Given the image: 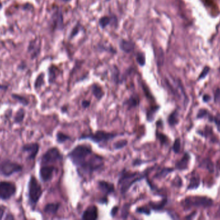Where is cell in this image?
I'll use <instances>...</instances> for the list:
<instances>
[{"instance_id": "cell-1", "label": "cell", "mask_w": 220, "mask_h": 220, "mask_svg": "<svg viewBox=\"0 0 220 220\" xmlns=\"http://www.w3.org/2000/svg\"><path fill=\"white\" fill-rule=\"evenodd\" d=\"M147 174V172L145 173L132 172L124 169L120 173L118 180V187H119L120 193L122 195H124L135 183L144 179Z\"/></svg>"}, {"instance_id": "cell-2", "label": "cell", "mask_w": 220, "mask_h": 220, "mask_svg": "<svg viewBox=\"0 0 220 220\" xmlns=\"http://www.w3.org/2000/svg\"><path fill=\"white\" fill-rule=\"evenodd\" d=\"M42 186L34 176H30L27 184V203L32 210H34L43 196Z\"/></svg>"}, {"instance_id": "cell-3", "label": "cell", "mask_w": 220, "mask_h": 220, "mask_svg": "<svg viewBox=\"0 0 220 220\" xmlns=\"http://www.w3.org/2000/svg\"><path fill=\"white\" fill-rule=\"evenodd\" d=\"M92 154L93 151L91 147L87 145H78L68 154L67 156L78 168Z\"/></svg>"}, {"instance_id": "cell-4", "label": "cell", "mask_w": 220, "mask_h": 220, "mask_svg": "<svg viewBox=\"0 0 220 220\" xmlns=\"http://www.w3.org/2000/svg\"><path fill=\"white\" fill-rule=\"evenodd\" d=\"M104 165V159L98 154H91L85 160L82 165L77 168L80 172L85 174H91L93 172L99 170Z\"/></svg>"}, {"instance_id": "cell-5", "label": "cell", "mask_w": 220, "mask_h": 220, "mask_svg": "<svg viewBox=\"0 0 220 220\" xmlns=\"http://www.w3.org/2000/svg\"><path fill=\"white\" fill-rule=\"evenodd\" d=\"M23 170V166L16 162L7 159L0 162V175L3 177H10Z\"/></svg>"}, {"instance_id": "cell-6", "label": "cell", "mask_w": 220, "mask_h": 220, "mask_svg": "<svg viewBox=\"0 0 220 220\" xmlns=\"http://www.w3.org/2000/svg\"><path fill=\"white\" fill-rule=\"evenodd\" d=\"M181 204L184 209H189L192 207H210L213 204V201L212 199L205 196H192L186 198Z\"/></svg>"}, {"instance_id": "cell-7", "label": "cell", "mask_w": 220, "mask_h": 220, "mask_svg": "<svg viewBox=\"0 0 220 220\" xmlns=\"http://www.w3.org/2000/svg\"><path fill=\"white\" fill-rule=\"evenodd\" d=\"M120 134L109 133L103 130L97 131L95 133H91L90 134H83L80 136L79 139H89L95 143H104L109 141H111L115 137L119 136Z\"/></svg>"}, {"instance_id": "cell-8", "label": "cell", "mask_w": 220, "mask_h": 220, "mask_svg": "<svg viewBox=\"0 0 220 220\" xmlns=\"http://www.w3.org/2000/svg\"><path fill=\"white\" fill-rule=\"evenodd\" d=\"M16 183L9 181H0V200L7 201L13 198L17 193Z\"/></svg>"}, {"instance_id": "cell-9", "label": "cell", "mask_w": 220, "mask_h": 220, "mask_svg": "<svg viewBox=\"0 0 220 220\" xmlns=\"http://www.w3.org/2000/svg\"><path fill=\"white\" fill-rule=\"evenodd\" d=\"M63 159L62 154L57 147H51L46 150L41 156L40 160L41 165H52L61 162Z\"/></svg>"}, {"instance_id": "cell-10", "label": "cell", "mask_w": 220, "mask_h": 220, "mask_svg": "<svg viewBox=\"0 0 220 220\" xmlns=\"http://www.w3.org/2000/svg\"><path fill=\"white\" fill-rule=\"evenodd\" d=\"M56 171V167L52 165H42L39 171L41 180L44 183L51 181Z\"/></svg>"}, {"instance_id": "cell-11", "label": "cell", "mask_w": 220, "mask_h": 220, "mask_svg": "<svg viewBox=\"0 0 220 220\" xmlns=\"http://www.w3.org/2000/svg\"><path fill=\"white\" fill-rule=\"evenodd\" d=\"M40 145L38 143H25L22 147V151L24 153H27V156L26 159L28 161L34 160L39 153Z\"/></svg>"}, {"instance_id": "cell-12", "label": "cell", "mask_w": 220, "mask_h": 220, "mask_svg": "<svg viewBox=\"0 0 220 220\" xmlns=\"http://www.w3.org/2000/svg\"><path fill=\"white\" fill-rule=\"evenodd\" d=\"M52 26L54 29L61 30L64 27V19L61 11L57 9L54 12L51 18Z\"/></svg>"}, {"instance_id": "cell-13", "label": "cell", "mask_w": 220, "mask_h": 220, "mask_svg": "<svg viewBox=\"0 0 220 220\" xmlns=\"http://www.w3.org/2000/svg\"><path fill=\"white\" fill-rule=\"evenodd\" d=\"M81 218L85 220H96L98 218V209L95 205H90L84 211Z\"/></svg>"}, {"instance_id": "cell-14", "label": "cell", "mask_w": 220, "mask_h": 220, "mask_svg": "<svg viewBox=\"0 0 220 220\" xmlns=\"http://www.w3.org/2000/svg\"><path fill=\"white\" fill-rule=\"evenodd\" d=\"M98 187L99 190L106 196L109 195L115 192V186L112 183H109L106 181H99Z\"/></svg>"}, {"instance_id": "cell-15", "label": "cell", "mask_w": 220, "mask_h": 220, "mask_svg": "<svg viewBox=\"0 0 220 220\" xmlns=\"http://www.w3.org/2000/svg\"><path fill=\"white\" fill-rule=\"evenodd\" d=\"M61 204L59 203H48L43 208L44 213L48 215H55L58 212Z\"/></svg>"}, {"instance_id": "cell-16", "label": "cell", "mask_w": 220, "mask_h": 220, "mask_svg": "<svg viewBox=\"0 0 220 220\" xmlns=\"http://www.w3.org/2000/svg\"><path fill=\"white\" fill-rule=\"evenodd\" d=\"M40 50V42L37 41V40L31 41L29 44L28 51L30 54L32 58H34L39 54Z\"/></svg>"}, {"instance_id": "cell-17", "label": "cell", "mask_w": 220, "mask_h": 220, "mask_svg": "<svg viewBox=\"0 0 220 220\" xmlns=\"http://www.w3.org/2000/svg\"><path fill=\"white\" fill-rule=\"evenodd\" d=\"M120 49L126 53H130L135 49V44L132 41L122 40L120 42Z\"/></svg>"}, {"instance_id": "cell-18", "label": "cell", "mask_w": 220, "mask_h": 220, "mask_svg": "<svg viewBox=\"0 0 220 220\" xmlns=\"http://www.w3.org/2000/svg\"><path fill=\"white\" fill-rule=\"evenodd\" d=\"M140 104V100L137 96H132L127 99L123 103L128 110L137 107Z\"/></svg>"}, {"instance_id": "cell-19", "label": "cell", "mask_w": 220, "mask_h": 220, "mask_svg": "<svg viewBox=\"0 0 220 220\" xmlns=\"http://www.w3.org/2000/svg\"><path fill=\"white\" fill-rule=\"evenodd\" d=\"M190 160V156L189 154L185 153L180 161L176 164V168L179 171H184L188 168L189 162Z\"/></svg>"}, {"instance_id": "cell-20", "label": "cell", "mask_w": 220, "mask_h": 220, "mask_svg": "<svg viewBox=\"0 0 220 220\" xmlns=\"http://www.w3.org/2000/svg\"><path fill=\"white\" fill-rule=\"evenodd\" d=\"M91 92L95 98L99 101L102 100L104 96V92L102 87L97 84L93 85L91 87Z\"/></svg>"}, {"instance_id": "cell-21", "label": "cell", "mask_w": 220, "mask_h": 220, "mask_svg": "<svg viewBox=\"0 0 220 220\" xmlns=\"http://www.w3.org/2000/svg\"><path fill=\"white\" fill-rule=\"evenodd\" d=\"M11 97L12 99L16 101V102H18L20 105H23V107H27L30 103V101L27 97H25V96H23L22 94H14H14H11Z\"/></svg>"}, {"instance_id": "cell-22", "label": "cell", "mask_w": 220, "mask_h": 220, "mask_svg": "<svg viewBox=\"0 0 220 220\" xmlns=\"http://www.w3.org/2000/svg\"><path fill=\"white\" fill-rule=\"evenodd\" d=\"M26 115V111L23 108H19L16 112L14 117V123L15 124H20L24 121L25 117Z\"/></svg>"}, {"instance_id": "cell-23", "label": "cell", "mask_w": 220, "mask_h": 220, "mask_svg": "<svg viewBox=\"0 0 220 220\" xmlns=\"http://www.w3.org/2000/svg\"><path fill=\"white\" fill-rule=\"evenodd\" d=\"M199 167L202 168L206 169V170H207L210 172H213L214 171V163L209 158H206L204 159V160H202L201 163H200Z\"/></svg>"}, {"instance_id": "cell-24", "label": "cell", "mask_w": 220, "mask_h": 220, "mask_svg": "<svg viewBox=\"0 0 220 220\" xmlns=\"http://www.w3.org/2000/svg\"><path fill=\"white\" fill-rule=\"evenodd\" d=\"M59 70L57 67L56 66H51L48 69V82L49 83L52 84L53 83L57 78V76L58 75Z\"/></svg>"}, {"instance_id": "cell-25", "label": "cell", "mask_w": 220, "mask_h": 220, "mask_svg": "<svg viewBox=\"0 0 220 220\" xmlns=\"http://www.w3.org/2000/svg\"><path fill=\"white\" fill-rule=\"evenodd\" d=\"M167 203V200L166 198L163 199L162 200L158 202L151 201L149 203V206L151 208L154 210H160L164 209V207L166 206Z\"/></svg>"}, {"instance_id": "cell-26", "label": "cell", "mask_w": 220, "mask_h": 220, "mask_svg": "<svg viewBox=\"0 0 220 220\" xmlns=\"http://www.w3.org/2000/svg\"><path fill=\"white\" fill-rule=\"evenodd\" d=\"M160 109V107H151L150 109H147L146 112V119L148 121L152 122L155 119V114Z\"/></svg>"}, {"instance_id": "cell-27", "label": "cell", "mask_w": 220, "mask_h": 220, "mask_svg": "<svg viewBox=\"0 0 220 220\" xmlns=\"http://www.w3.org/2000/svg\"><path fill=\"white\" fill-rule=\"evenodd\" d=\"M178 116H179L178 113L177 111H175L174 112H172L170 115L169 116L168 119H167V121H168V123L169 124V125L173 126L178 123V122H179Z\"/></svg>"}, {"instance_id": "cell-28", "label": "cell", "mask_w": 220, "mask_h": 220, "mask_svg": "<svg viewBox=\"0 0 220 220\" xmlns=\"http://www.w3.org/2000/svg\"><path fill=\"white\" fill-rule=\"evenodd\" d=\"M200 183V178L198 176L194 175L193 176L191 180H190L189 185L187 187L188 190H192V189H197Z\"/></svg>"}, {"instance_id": "cell-29", "label": "cell", "mask_w": 220, "mask_h": 220, "mask_svg": "<svg viewBox=\"0 0 220 220\" xmlns=\"http://www.w3.org/2000/svg\"><path fill=\"white\" fill-rule=\"evenodd\" d=\"M174 171V168H163L162 170H160L158 172H157L155 176V177L158 179H162L166 177L169 174Z\"/></svg>"}, {"instance_id": "cell-30", "label": "cell", "mask_w": 220, "mask_h": 220, "mask_svg": "<svg viewBox=\"0 0 220 220\" xmlns=\"http://www.w3.org/2000/svg\"><path fill=\"white\" fill-rule=\"evenodd\" d=\"M70 139V137L65 133L58 132L56 134V141L59 144H62Z\"/></svg>"}, {"instance_id": "cell-31", "label": "cell", "mask_w": 220, "mask_h": 220, "mask_svg": "<svg viewBox=\"0 0 220 220\" xmlns=\"http://www.w3.org/2000/svg\"><path fill=\"white\" fill-rule=\"evenodd\" d=\"M44 78L45 74L43 73H41L38 75L37 78L34 82V88L36 90H39L40 88L44 85Z\"/></svg>"}, {"instance_id": "cell-32", "label": "cell", "mask_w": 220, "mask_h": 220, "mask_svg": "<svg viewBox=\"0 0 220 220\" xmlns=\"http://www.w3.org/2000/svg\"><path fill=\"white\" fill-rule=\"evenodd\" d=\"M128 143V141L127 139H120V140H118L116 141L115 143H114L113 146L114 149L120 150V149H123V148L125 147L126 146H127Z\"/></svg>"}, {"instance_id": "cell-33", "label": "cell", "mask_w": 220, "mask_h": 220, "mask_svg": "<svg viewBox=\"0 0 220 220\" xmlns=\"http://www.w3.org/2000/svg\"><path fill=\"white\" fill-rule=\"evenodd\" d=\"M110 23H111V18L108 16L102 17L99 19V25L103 28L106 27L108 25L110 24Z\"/></svg>"}, {"instance_id": "cell-34", "label": "cell", "mask_w": 220, "mask_h": 220, "mask_svg": "<svg viewBox=\"0 0 220 220\" xmlns=\"http://www.w3.org/2000/svg\"><path fill=\"white\" fill-rule=\"evenodd\" d=\"M135 211L138 214H145L149 216L151 214V210L148 209L147 207L143 206V207H138L135 210Z\"/></svg>"}, {"instance_id": "cell-35", "label": "cell", "mask_w": 220, "mask_h": 220, "mask_svg": "<svg viewBox=\"0 0 220 220\" xmlns=\"http://www.w3.org/2000/svg\"><path fill=\"white\" fill-rule=\"evenodd\" d=\"M129 208H130V205L129 204H125L123 207L122 208V211H121V214H122V219H127L128 217V214H129Z\"/></svg>"}, {"instance_id": "cell-36", "label": "cell", "mask_w": 220, "mask_h": 220, "mask_svg": "<svg viewBox=\"0 0 220 220\" xmlns=\"http://www.w3.org/2000/svg\"><path fill=\"white\" fill-rule=\"evenodd\" d=\"M156 138H158V139H159V141H160V143H161L162 145L166 144V143H167V141H168V138H167V136H166V135L162 134V133H160L159 132H158V131H156Z\"/></svg>"}, {"instance_id": "cell-37", "label": "cell", "mask_w": 220, "mask_h": 220, "mask_svg": "<svg viewBox=\"0 0 220 220\" xmlns=\"http://www.w3.org/2000/svg\"><path fill=\"white\" fill-rule=\"evenodd\" d=\"M136 60L140 66H143L146 64V58L144 55L142 53L139 52L137 54Z\"/></svg>"}, {"instance_id": "cell-38", "label": "cell", "mask_w": 220, "mask_h": 220, "mask_svg": "<svg viewBox=\"0 0 220 220\" xmlns=\"http://www.w3.org/2000/svg\"><path fill=\"white\" fill-rule=\"evenodd\" d=\"M180 147H181L180 139L179 138H177L175 139L174 144H173L172 150L176 154H178V153H179V152L180 150Z\"/></svg>"}, {"instance_id": "cell-39", "label": "cell", "mask_w": 220, "mask_h": 220, "mask_svg": "<svg viewBox=\"0 0 220 220\" xmlns=\"http://www.w3.org/2000/svg\"><path fill=\"white\" fill-rule=\"evenodd\" d=\"M207 113H208V111H207L205 109H201L199 111L198 114H197V117L198 118H202L205 116H207Z\"/></svg>"}, {"instance_id": "cell-40", "label": "cell", "mask_w": 220, "mask_h": 220, "mask_svg": "<svg viewBox=\"0 0 220 220\" xmlns=\"http://www.w3.org/2000/svg\"><path fill=\"white\" fill-rule=\"evenodd\" d=\"M209 70H210L209 67H205L204 69L203 70V71L201 72V74L200 75V76H199V79H203V78H204L205 77V76L207 75V74L209 73Z\"/></svg>"}, {"instance_id": "cell-41", "label": "cell", "mask_w": 220, "mask_h": 220, "mask_svg": "<svg viewBox=\"0 0 220 220\" xmlns=\"http://www.w3.org/2000/svg\"><path fill=\"white\" fill-rule=\"evenodd\" d=\"M118 210H119V207H118V206H115L113 207L111 210V213H110V215H111V216L112 218L116 216V215L117 214L118 212Z\"/></svg>"}, {"instance_id": "cell-42", "label": "cell", "mask_w": 220, "mask_h": 220, "mask_svg": "<svg viewBox=\"0 0 220 220\" xmlns=\"http://www.w3.org/2000/svg\"><path fill=\"white\" fill-rule=\"evenodd\" d=\"M214 100H215V102L220 103V89L219 88H218V89L215 92Z\"/></svg>"}, {"instance_id": "cell-43", "label": "cell", "mask_w": 220, "mask_h": 220, "mask_svg": "<svg viewBox=\"0 0 220 220\" xmlns=\"http://www.w3.org/2000/svg\"><path fill=\"white\" fill-rule=\"evenodd\" d=\"M90 104H91V101L89 100H82L81 102L82 107L84 109H88L89 107L90 106Z\"/></svg>"}, {"instance_id": "cell-44", "label": "cell", "mask_w": 220, "mask_h": 220, "mask_svg": "<svg viewBox=\"0 0 220 220\" xmlns=\"http://www.w3.org/2000/svg\"><path fill=\"white\" fill-rule=\"evenodd\" d=\"M147 161L146 162V161H143L141 160V159H135L133 162V166H138V165H140L143 164L142 163H146Z\"/></svg>"}, {"instance_id": "cell-45", "label": "cell", "mask_w": 220, "mask_h": 220, "mask_svg": "<svg viewBox=\"0 0 220 220\" xmlns=\"http://www.w3.org/2000/svg\"><path fill=\"white\" fill-rule=\"evenodd\" d=\"M5 207L4 206H0V220L3 219L4 214L5 212Z\"/></svg>"}, {"instance_id": "cell-46", "label": "cell", "mask_w": 220, "mask_h": 220, "mask_svg": "<svg viewBox=\"0 0 220 220\" xmlns=\"http://www.w3.org/2000/svg\"><path fill=\"white\" fill-rule=\"evenodd\" d=\"M3 219H14L15 217L12 213H7L5 216V217H4Z\"/></svg>"}, {"instance_id": "cell-47", "label": "cell", "mask_w": 220, "mask_h": 220, "mask_svg": "<svg viewBox=\"0 0 220 220\" xmlns=\"http://www.w3.org/2000/svg\"><path fill=\"white\" fill-rule=\"evenodd\" d=\"M214 121H215V123L218 126V130L220 131V116L216 117L214 119Z\"/></svg>"}, {"instance_id": "cell-48", "label": "cell", "mask_w": 220, "mask_h": 220, "mask_svg": "<svg viewBox=\"0 0 220 220\" xmlns=\"http://www.w3.org/2000/svg\"><path fill=\"white\" fill-rule=\"evenodd\" d=\"M79 30H78V27L77 26H75V27L73 29L72 32H71V37H73L74 36H75L76 34H77V32H78Z\"/></svg>"}, {"instance_id": "cell-49", "label": "cell", "mask_w": 220, "mask_h": 220, "mask_svg": "<svg viewBox=\"0 0 220 220\" xmlns=\"http://www.w3.org/2000/svg\"><path fill=\"white\" fill-rule=\"evenodd\" d=\"M210 100V96L208 94H205L203 97V100L204 101V102H208V101Z\"/></svg>"}, {"instance_id": "cell-50", "label": "cell", "mask_w": 220, "mask_h": 220, "mask_svg": "<svg viewBox=\"0 0 220 220\" xmlns=\"http://www.w3.org/2000/svg\"><path fill=\"white\" fill-rule=\"evenodd\" d=\"M108 202V199L106 197H104L102 199H100V201H99V203H100V204H107Z\"/></svg>"}, {"instance_id": "cell-51", "label": "cell", "mask_w": 220, "mask_h": 220, "mask_svg": "<svg viewBox=\"0 0 220 220\" xmlns=\"http://www.w3.org/2000/svg\"><path fill=\"white\" fill-rule=\"evenodd\" d=\"M8 87L7 85H0V90L6 91Z\"/></svg>"}, {"instance_id": "cell-52", "label": "cell", "mask_w": 220, "mask_h": 220, "mask_svg": "<svg viewBox=\"0 0 220 220\" xmlns=\"http://www.w3.org/2000/svg\"><path fill=\"white\" fill-rule=\"evenodd\" d=\"M57 1H62V2H65V3H66V2H69V1H70L71 0H57Z\"/></svg>"}, {"instance_id": "cell-53", "label": "cell", "mask_w": 220, "mask_h": 220, "mask_svg": "<svg viewBox=\"0 0 220 220\" xmlns=\"http://www.w3.org/2000/svg\"><path fill=\"white\" fill-rule=\"evenodd\" d=\"M1 7H2V5H1V3H0V8H1Z\"/></svg>"}, {"instance_id": "cell-54", "label": "cell", "mask_w": 220, "mask_h": 220, "mask_svg": "<svg viewBox=\"0 0 220 220\" xmlns=\"http://www.w3.org/2000/svg\"><path fill=\"white\" fill-rule=\"evenodd\" d=\"M218 215L219 216H220V210L219 211V213H218Z\"/></svg>"}]
</instances>
